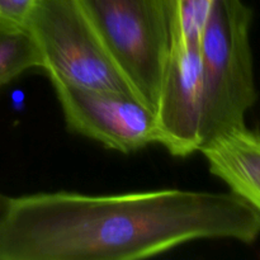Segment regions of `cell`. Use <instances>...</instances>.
Instances as JSON below:
<instances>
[{"label": "cell", "mask_w": 260, "mask_h": 260, "mask_svg": "<svg viewBox=\"0 0 260 260\" xmlns=\"http://www.w3.org/2000/svg\"><path fill=\"white\" fill-rule=\"evenodd\" d=\"M259 235L260 216L231 192L37 193L12 198L0 260H135L192 241L251 244Z\"/></svg>", "instance_id": "cell-1"}, {"label": "cell", "mask_w": 260, "mask_h": 260, "mask_svg": "<svg viewBox=\"0 0 260 260\" xmlns=\"http://www.w3.org/2000/svg\"><path fill=\"white\" fill-rule=\"evenodd\" d=\"M251 20L253 12L243 0H213L200 41L201 149L245 126L246 113L258 101L250 47Z\"/></svg>", "instance_id": "cell-2"}, {"label": "cell", "mask_w": 260, "mask_h": 260, "mask_svg": "<svg viewBox=\"0 0 260 260\" xmlns=\"http://www.w3.org/2000/svg\"><path fill=\"white\" fill-rule=\"evenodd\" d=\"M25 29L51 83L137 95L79 0H36Z\"/></svg>", "instance_id": "cell-3"}, {"label": "cell", "mask_w": 260, "mask_h": 260, "mask_svg": "<svg viewBox=\"0 0 260 260\" xmlns=\"http://www.w3.org/2000/svg\"><path fill=\"white\" fill-rule=\"evenodd\" d=\"M140 99L155 109L173 45L172 0H79Z\"/></svg>", "instance_id": "cell-4"}, {"label": "cell", "mask_w": 260, "mask_h": 260, "mask_svg": "<svg viewBox=\"0 0 260 260\" xmlns=\"http://www.w3.org/2000/svg\"><path fill=\"white\" fill-rule=\"evenodd\" d=\"M69 129L132 154L157 144L155 109L135 94L52 83Z\"/></svg>", "instance_id": "cell-5"}, {"label": "cell", "mask_w": 260, "mask_h": 260, "mask_svg": "<svg viewBox=\"0 0 260 260\" xmlns=\"http://www.w3.org/2000/svg\"><path fill=\"white\" fill-rule=\"evenodd\" d=\"M202 107L200 45L173 43L155 104L157 145L175 157L200 151Z\"/></svg>", "instance_id": "cell-6"}, {"label": "cell", "mask_w": 260, "mask_h": 260, "mask_svg": "<svg viewBox=\"0 0 260 260\" xmlns=\"http://www.w3.org/2000/svg\"><path fill=\"white\" fill-rule=\"evenodd\" d=\"M210 172L260 216V131L246 126L201 149Z\"/></svg>", "instance_id": "cell-7"}, {"label": "cell", "mask_w": 260, "mask_h": 260, "mask_svg": "<svg viewBox=\"0 0 260 260\" xmlns=\"http://www.w3.org/2000/svg\"><path fill=\"white\" fill-rule=\"evenodd\" d=\"M33 69L41 58L27 29L0 27V89Z\"/></svg>", "instance_id": "cell-8"}, {"label": "cell", "mask_w": 260, "mask_h": 260, "mask_svg": "<svg viewBox=\"0 0 260 260\" xmlns=\"http://www.w3.org/2000/svg\"><path fill=\"white\" fill-rule=\"evenodd\" d=\"M213 0H172L173 43L200 45Z\"/></svg>", "instance_id": "cell-9"}, {"label": "cell", "mask_w": 260, "mask_h": 260, "mask_svg": "<svg viewBox=\"0 0 260 260\" xmlns=\"http://www.w3.org/2000/svg\"><path fill=\"white\" fill-rule=\"evenodd\" d=\"M36 0H0V27L25 29Z\"/></svg>", "instance_id": "cell-10"}, {"label": "cell", "mask_w": 260, "mask_h": 260, "mask_svg": "<svg viewBox=\"0 0 260 260\" xmlns=\"http://www.w3.org/2000/svg\"><path fill=\"white\" fill-rule=\"evenodd\" d=\"M10 202H12V197H8L4 193L0 192V225L7 216L8 210L10 207Z\"/></svg>", "instance_id": "cell-11"}]
</instances>
